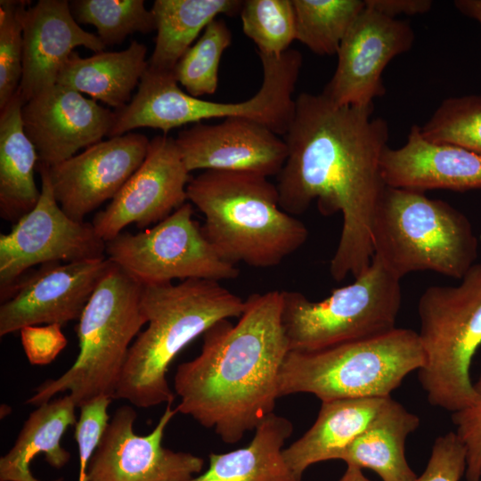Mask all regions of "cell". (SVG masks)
<instances>
[{
    "mask_svg": "<svg viewBox=\"0 0 481 481\" xmlns=\"http://www.w3.org/2000/svg\"><path fill=\"white\" fill-rule=\"evenodd\" d=\"M373 110V104L339 106L322 94L302 93L283 135L288 154L276 184L281 208L300 215L316 201L322 215H342L330 264L336 281L363 273L374 253V216L387 187L380 161L389 134Z\"/></svg>",
    "mask_w": 481,
    "mask_h": 481,
    "instance_id": "1",
    "label": "cell"
},
{
    "mask_svg": "<svg viewBox=\"0 0 481 481\" xmlns=\"http://www.w3.org/2000/svg\"><path fill=\"white\" fill-rule=\"evenodd\" d=\"M281 290L256 293L236 323L223 319L203 334L199 355L177 366V412L213 428L226 444L239 442L273 412L287 354Z\"/></svg>",
    "mask_w": 481,
    "mask_h": 481,
    "instance_id": "2",
    "label": "cell"
},
{
    "mask_svg": "<svg viewBox=\"0 0 481 481\" xmlns=\"http://www.w3.org/2000/svg\"><path fill=\"white\" fill-rule=\"evenodd\" d=\"M147 328L132 343L114 398L139 408L172 404L167 372L176 355L223 319L239 318L246 300L219 281L188 279L143 285Z\"/></svg>",
    "mask_w": 481,
    "mask_h": 481,
    "instance_id": "3",
    "label": "cell"
},
{
    "mask_svg": "<svg viewBox=\"0 0 481 481\" xmlns=\"http://www.w3.org/2000/svg\"><path fill=\"white\" fill-rule=\"evenodd\" d=\"M186 192L205 217L204 234L235 265L275 266L307 240L305 224L281 208L277 186L265 175L206 170Z\"/></svg>",
    "mask_w": 481,
    "mask_h": 481,
    "instance_id": "4",
    "label": "cell"
},
{
    "mask_svg": "<svg viewBox=\"0 0 481 481\" xmlns=\"http://www.w3.org/2000/svg\"><path fill=\"white\" fill-rule=\"evenodd\" d=\"M142 292L143 284L112 262L78 319L74 363L38 386L26 404L39 406L66 391L79 408L100 396L114 398L129 348L147 323Z\"/></svg>",
    "mask_w": 481,
    "mask_h": 481,
    "instance_id": "5",
    "label": "cell"
},
{
    "mask_svg": "<svg viewBox=\"0 0 481 481\" xmlns=\"http://www.w3.org/2000/svg\"><path fill=\"white\" fill-rule=\"evenodd\" d=\"M373 255L399 279L433 271L462 279L475 265L478 242L467 216L425 192L385 188L372 230Z\"/></svg>",
    "mask_w": 481,
    "mask_h": 481,
    "instance_id": "6",
    "label": "cell"
},
{
    "mask_svg": "<svg viewBox=\"0 0 481 481\" xmlns=\"http://www.w3.org/2000/svg\"><path fill=\"white\" fill-rule=\"evenodd\" d=\"M423 363L418 333L396 327L317 351H289L279 373V397L308 393L327 402L391 396Z\"/></svg>",
    "mask_w": 481,
    "mask_h": 481,
    "instance_id": "7",
    "label": "cell"
},
{
    "mask_svg": "<svg viewBox=\"0 0 481 481\" xmlns=\"http://www.w3.org/2000/svg\"><path fill=\"white\" fill-rule=\"evenodd\" d=\"M456 286H431L418 303L424 354L419 381L432 406L452 413L475 398L472 359L481 346V263Z\"/></svg>",
    "mask_w": 481,
    "mask_h": 481,
    "instance_id": "8",
    "label": "cell"
},
{
    "mask_svg": "<svg viewBox=\"0 0 481 481\" xmlns=\"http://www.w3.org/2000/svg\"><path fill=\"white\" fill-rule=\"evenodd\" d=\"M400 280L373 255L352 283L323 300L281 290V322L289 351H317L395 329L402 300Z\"/></svg>",
    "mask_w": 481,
    "mask_h": 481,
    "instance_id": "9",
    "label": "cell"
},
{
    "mask_svg": "<svg viewBox=\"0 0 481 481\" xmlns=\"http://www.w3.org/2000/svg\"><path fill=\"white\" fill-rule=\"evenodd\" d=\"M192 215V204L185 202L151 228L121 232L106 242L107 258L143 285L238 277L236 265L218 253Z\"/></svg>",
    "mask_w": 481,
    "mask_h": 481,
    "instance_id": "10",
    "label": "cell"
},
{
    "mask_svg": "<svg viewBox=\"0 0 481 481\" xmlns=\"http://www.w3.org/2000/svg\"><path fill=\"white\" fill-rule=\"evenodd\" d=\"M41 193L37 205L7 233L0 234V289L6 300L29 268L37 265L105 258L106 242L93 224L69 217L56 200L48 167L37 163Z\"/></svg>",
    "mask_w": 481,
    "mask_h": 481,
    "instance_id": "11",
    "label": "cell"
},
{
    "mask_svg": "<svg viewBox=\"0 0 481 481\" xmlns=\"http://www.w3.org/2000/svg\"><path fill=\"white\" fill-rule=\"evenodd\" d=\"M168 404L154 429L134 430L136 412L118 408L109 420L87 468L88 481H189L202 471L204 461L162 445L164 433L178 412Z\"/></svg>",
    "mask_w": 481,
    "mask_h": 481,
    "instance_id": "12",
    "label": "cell"
},
{
    "mask_svg": "<svg viewBox=\"0 0 481 481\" xmlns=\"http://www.w3.org/2000/svg\"><path fill=\"white\" fill-rule=\"evenodd\" d=\"M414 40L409 22L365 5L341 42L336 69L321 94L339 106L373 104L385 94L387 65L411 50Z\"/></svg>",
    "mask_w": 481,
    "mask_h": 481,
    "instance_id": "13",
    "label": "cell"
},
{
    "mask_svg": "<svg viewBox=\"0 0 481 481\" xmlns=\"http://www.w3.org/2000/svg\"><path fill=\"white\" fill-rule=\"evenodd\" d=\"M191 179L175 138L154 136L141 166L95 214L92 224L96 233L108 242L130 224L140 229L158 224L185 203Z\"/></svg>",
    "mask_w": 481,
    "mask_h": 481,
    "instance_id": "14",
    "label": "cell"
},
{
    "mask_svg": "<svg viewBox=\"0 0 481 481\" xmlns=\"http://www.w3.org/2000/svg\"><path fill=\"white\" fill-rule=\"evenodd\" d=\"M109 258L41 265L20 279L0 306V336L27 326L80 318L96 286L111 266Z\"/></svg>",
    "mask_w": 481,
    "mask_h": 481,
    "instance_id": "15",
    "label": "cell"
},
{
    "mask_svg": "<svg viewBox=\"0 0 481 481\" xmlns=\"http://www.w3.org/2000/svg\"><path fill=\"white\" fill-rule=\"evenodd\" d=\"M149 143L144 135L129 132L48 167L52 189L61 209L82 222L112 200L144 160Z\"/></svg>",
    "mask_w": 481,
    "mask_h": 481,
    "instance_id": "16",
    "label": "cell"
},
{
    "mask_svg": "<svg viewBox=\"0 0 481 481\" xmlns=\"http://www.w3.org/2000/svg\"><path fill=\"white\" fill-rule=\"evenodd\" d=\"M21 118L37 150L38 163L52 167L108 137L115 112L56 84L27 101Z\"/></svg>",
    "mask_w": 481,
    "mask_h": 481,
    "instance_id": "17",
    "label": "cell"
},
{
    "mask_svg": "<svg viewBox=\"0 0 481 481\" xmlns=\"http://www.w3.org/2000/svg\"><path fill=\"white\" fill-rule=\"evenodd\" d=\"M189 172L197 169L278 175L288 154L284 139L244 118L196 123L175 138Z\"/></svg>",
    "mask_w": 481,
    "mask_h": 481,
    "instance_id": "18",
    "label": "cell"
},
{
    "mask_svg": "<svg viewBox=\"0 0 481 481\" xmlns=\"http://www.w3.org/2000/svg\"><path fill=\"white\" fill-rule=\"evenodd\" d=\"M30 3V2H29ZM23 6L22 77L18 89L26 102L57 84L61 67L77 46L94 53L106 46L95 34L83 29L67 0H39Z\"/></svg>",
    "mask_w": 481,
    "mask_h": 481,
    "instance_id": "19",
    "label": "cell"
},
{
    "mask_svg": "<svg viewBox=\"0 0 481 481\" xmlns=\"http://www.w3.org/2000/svg\"><path fill=\"white\" fill-rule=\"evenodd\" d=\"M387 186L425 192L481 189V154L467 149L425 139L420 126L412 125L406 143L388 146L380 161Z\"/></svg>",
    "mask_w": 481,
    "mask_h": 481,
    "instance_id": "20",
    "label": "cell"
},
{
    "mask_svg": "<svg viewBox=\"0 0 481 481\" xmlns=\"http://www.w3.org/2000/svg\"><path fill=\"white\" fill-rule=\"evenodd\" d=\"M390 398L374 396L322 402L312 427L283 449L288 465L302 479L309 466L337 460L338 454L372 423Z\"/></svg>",
    "mask_w": 481,
    "mask_h": 481,
    "instance_id": "21",
    "label": "cell"
},
{
    "mask_svg": "<svg viewBox=\"0 0 481 481\" xmlns=\"http://www.w3.org/2000/svg\"><path fill=\"white\" fill-rule=\"evenodd\" d=\"M146 54V45L136 40L125 50L102 51L86 58L73 52L61 67L57 84L119 110L131 101L148 68Z\"/></svg>",
    "mask_w": 481,
    "mask_h": 481,
    "instance_id": "22",
    "label": "cell"
},
{
    "mask_svg": "<svg viewBox=\"0 0 481 481\" xmlns=\"http://www.w3.org/2000/svg\"><path fill=\"white\" fill-rule=\"evenodd\" d=\"M292 431L289 419L273 412L257 427L248 445L225 453L211 452L208 469L189 481H302L283 456V445Z\"/></svg>",
    "mask_w": 481,
    "mask_h": 481,
    "instance_id": "23",
    "label": "cell"
},
{
    "mask_svg": "<svg viewBox=\"0 0 481 481\" xmlns=\"http://www.w3.org/2000/svg\"><path fill=\"white\" fill-rule=\"evenodd\" d=\"M420 418L392 397L372 423L338 456L347 465L366 468L382 481H416L405 457V442Z\"/></svg>",
    "mask_w": 481,
    "mask_h": 481,
    "instance_id": "24",
    "label": "cell"
},
{
    "mask_svg": "<svg viewBox=\"0 0 481 481\" xmlns=\"http://www.w3.org/2000/svg\"><path fill=\"white\" fill-rule=\"evenodd\" d=\"M20 93L0 110V215L4 220H19L37 203L38 190L34 171L37 150L27 136Z\"/></svg>",
    "mask_w": 481,
    "mask_h": 481,
    "instance_id": "25",
    "label": "cell"
},
{
    "mask_svg": "<svg viewBox=\"0 0 481 481\" xmlns=\"http://www.w3.org/2000/svg\"><path fill=\"white\" fill-rule=\"evenodd\" d=\"M76 407L69 394L37 406L24 422L12 449L1 457L0 480L41 481L30 471V463L39 453H44L46 462L53 468L65 466L70 453L61 441L66 430L77 421Z\"/></svg>",
    "mask_w": 481,
    "mask_h": 481,
    "instance_id": "26",
    "label": "cell"
},
{
    "mask_svg": "<svg viewBox=\"0 0 481 481\" xmlns=\"http://www.w3.org/2000/svg\"><path fill=\"white\" fill-rule=\"evenodd\" d=\"M239 0H155L157 36L148 68L174 72L175 65L199 34L220 15L240 14Z\"/></svg>",
    "mask_w": 481,
    "mask_h": 481,
    "instance_id": "27",
    "label": "cell"
},
{
    "mask_svg": "<svg viewBox=\"0 0 481 481\" xmlns=\"http://www.w3.org/2000/svg\"><path fill=\"white\" fill-rule=\"evenodd\" d=\"M296 40L318 55L337 54L364 0H292Z\"/></svg>",
    "mask_w": 481,
    "mask_h": 481,
    "instance_id": "28",
    "label": "cell"
},
{
    "mask_svg": "<svg viewBox=\"0 0 481 481\" xmlns=\"http://www.w3.org/2000/svg\"><path fill=\"white\" fill-rule=\"evenodd\" d=\"M69 7L79 24H89L105 46L121 44L128 36L156 30L151 10L143 0H73Z\"/></svg>",
    "mask_w": 481,
    "mask_h": 481,
    "instance_id": "29",
    "label": "cell"
},
{
    "mask_svg": "<svg viewBox=\"0 0 481 481\" xmlns=\"http://www.w3.org/2000/svg\"><path fill=\"white\" fill-rule=\"evenodd\" d=\"M232 40V35L225 20L218 17L205 28L197 42L181 57L174 74L188 94L200 98L215 94L221 57Z\"/></svg>",
    "mask_w": 481,
    "mask_h": 481,
    "instance_id": "30",
    "label": "cell"
},
{
    "mask_svg": "<svg viewBox=\"0 0 481 481\" xmlns=\"http://www.w3.org/2000/svg\"><path fill=\"white\" fill-rule=\"evenodd\" d=\"M240 16L244 34L259 54L280 56L296 40L292 0H245Z\"/></svg>",
    "mask_w": 481,
    "mask_h": 481,
    "instance_id": "31",
    "label": "cell"
},
{
    "mask_svg": "<svg viewBox=\"0 0 481 481\" xmlns=\"http://www.w3.org/2000/svg\"><path fill=\"white\" fill-rule=\"evenodd\" d=\"M429 142L459 146L481 154V95L444 99L420 126Z\"/></svg>",
    "mask_w": 481,
    "mask_h": 481,
    "instance_id": "32",
    "label": "cell"
},
{
    "mask_svg": "<svg viewBox=\"0 0 481 481\" xmlns=\"http://www.w3.org/2000/svg\"><path fill=\"white\" fill-rule=\"evenodd\" d=\"M27 1H0V110L17 93L22 77L20 12Z\"/></svg>",
    "mask_w": 481,
    "mask_h": 481,
    "instance_id": "33",
    "label": "cell"
},
{
    "mask_svg": "<svg viewBox=\"0 0 481 481\" xmlns=\"http://www.w3.org/2000/svg\"><path fill=\"white\" fill-rule=\"evenodd\" d=\"M110 402V397L100 396L80 407L74 435L79 458L78 481H88V464L110 420L108 407Z\"/></svg>",
    "mask_w": 481,
    "mask_h": 481,
    "instance_id": "34",
    "label": "cell"
},
{
    "mask_svg": "<svg viewBox=\"0 0 481 481\" xmlns=\"http://www.w3.org/2000/svg\"><path fill=\"white\" fill-rule=\"evenodd\" d=\"M474 391L472 404L452 413V421L456 426L455 433L467 451V481L481 479V373L474 382Z\"/></svg>",
    "mask_w": 481,
    "mask_h": 481,
    "instance_id": "35",
    "label": "cell"
},
{
    "mask_svg": "<svg viewBox=\"0 0 481 481\" xmlns=\"http://www.w3.org/2000/svg\"><path fill=\"white\" fill-rule=\"evenodd\" d=\"M466 457L457 434L447 432L434 441L427 467L416 481H460L466 471Z\"/></svg>",
    "mask_w": 481,
    "mask_h": 481,
    "instance_id": "36",
    "label": "cell"
},
{
    "mask_svg": "<svg viewBox=\"0 0 481 481\" xmlns=\"http://www.w3.org/2000/svg\"><path fill=\"white\" fill-rule=\"evenodd\" d=\"M61 326L58 323L35 325L20 330L24 353L31 364H49L65 348L68 340Z\"/></svg>",
    "mask_w": 481,
    "mask_h": 481,
    "instance_id": "37",
    "label": "cell"
},
{
    "mask_svg": "<svg viewBox=\"0 0 481 481\" xmlns=\"http://www.w3.org/2000/svg\"><path fill=\"white\" fill-rule=\"evenodd\" d=\"M365 5L388 17L416 15L428 12L433 4L430 0H364Z\"/></svg>",
    "mask_w": 481,
    "mask_h": 481,
    "instance_id": "38",
    "label": "cell"
},
{
    "mask_svg": "<svg viewBox=\"0 0 481 481\" xmlns=\"http://www.w3.org/2000/svg\"><path fill=\"white\" fill-rule=\"evenodd\" d=\"M454 6L462 14L478 21L481 26V0H457Z\"/></svg>",
    "mask_w": 481,
    "mask_h": 481,
    "instance_id": "39",
    "label": "cell"
},
{
    "mask_svg": "<svg viewBox=\"0 0 481 481\" xmlns=\"http://www.w3.org/2000/svg\"><path fill=\"white\" fill-rule=\"evenodd\" d=\"M338 481H371V480H370L363 475L362 469L356 466L347 465V468L344 475L341 477V478Z\"/></svg>",
    "mask_w": 481,
    "mask_h": 481,
    "instance_id": "40",
    "label": "cell"
}]
</instances>
